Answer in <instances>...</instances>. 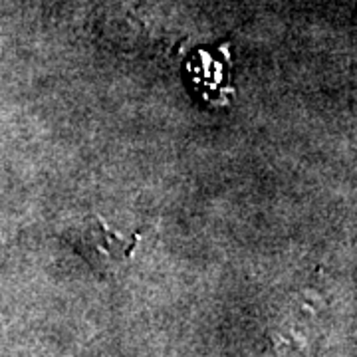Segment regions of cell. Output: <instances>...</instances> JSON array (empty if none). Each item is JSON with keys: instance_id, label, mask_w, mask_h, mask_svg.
I'll list each match as a JSON object with an SVG mask.
<instances>
[{"instance_id": "cell-1", "label": "cell", "mask_w": 357, "mask_h": 357, "mask_svg": "<svg viewBox=\"0 0 357 357\" xmlns=\"http://www.w3.org/2000/svg\"><path fill=\"white\" fill-rule=\"evenodd\" d=\"M74 244L77 252L93 260L98 264H114L119 260H126L131 255L133 244L129 238L117 234L100 218L84 220L74 232Z\"/></svg>"}]
</instances>
